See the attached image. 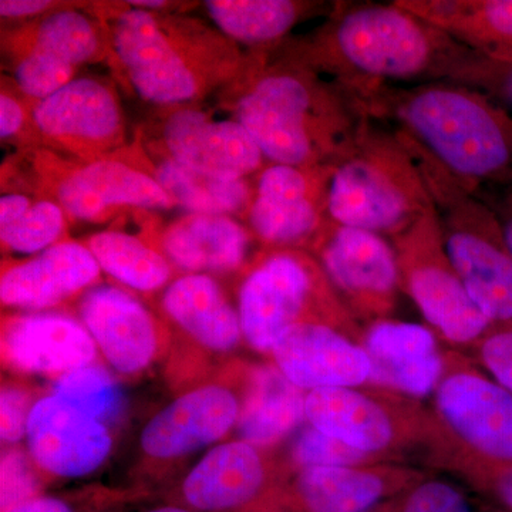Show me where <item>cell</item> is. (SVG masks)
<instances>
[{"mask_svg": "<svg viewBox=\"0 0 512 512\" xmlns=\"http://www.w3.org/2000/svg\"><path fill=\"white\" fill-rule=\"evenodd\" d=\"M96 16L110 62L148 103L192 106L247 69L237 43L198 20L131 5L104 6Z\"/></svg>", "mask_w": 512, "mask_h": 512, "instance_id": "277c9868", "label": "cell"}, {"mask_svg": "<svg viewBox=\"0 0 512 512\" xmlns=\"http://www.w3.org/2000/svg\"><path fill=\"white\" fill-rule=\"evenodd\" d=\"M477 195L483 198L497 214L498 221L503 228L505 242H507L512 255V184L498 185L497 192L491 194V197L483 194Z\"/></svg>", "mask_w": 512, "mask_h": 512, "instance_id": "ee69618b", "label": "cell"}, {"mask_svg": "<svg viewBox=\"0 0 512 512\" xmlns=\"http://www.w3.org/2000/svg\"><path fill=\"white\" fill-rule=\"evenodd\" d=\"M0 348L13 372L55 379L94 365L99 353L79 318L60 312L3 316Z\"/></svg>", "mask_w": 512, "mask_h": 512, "instance_id": "603a6c76", "label": "cell"}, {"mask_svg": "<svg viewBox=\"0 0 512 512\" xmlns=\"http://www.w3.org/2000/svg\"><path fill=\"white\" fill-rule=\"evenodd\" d=\"M444 245L468 295L493 325L512 322V255L493 208L437 175L424 174Z\"/></svg>", "mask_w": 512, "mask_h": 512, "instance_id": "30bf717a", "label": "cell"}, {"mask_svg": "<svg viewBox=\"0 0 512 512\" xmlns=\"http://www.w3.org/2000/svg\"><path fill=\"white\" fill-rule=\"evenodd\" d=\"M433 403L443 439L441 467L463 478L512 468V393L493 377L447 350Z\"/></svg>", "mask_w": 512, "mask_h": 512, "instance_id": "52a82bcc", "label": "cell"}, {"mask_svg": "<svg viewBox=\"0 0 512 512\" xmlns=\"http://www.w3.org/2000/svg\"><path fill=\"white\" fill-rule=\"evenodd\" d=\"M248 370L234 366L224 379L191 387L154 414L140 434L144 456L170 463L225 439L241 416Z\"/></svg>", "mask_w": 512, "mask_h": 512, "instance_id": "9a60e30c", "label": "cell"}, {"mask_svg": "<svg viewBox=\"0 0 512 512\" xmlns=\"http://www.w3.org/2000/svg\"><path fill=\"white\" fill-rule=\"evenodd\" d=\"M458 45L493 60H512V0H397Z\"/></svg>", "mask_w": 512, "mask_h": 512, "instance_id": "f1b7e54d", "label": "cell"}, {"mask_svg": "<svg viewBox=\"0 0 512 512\" xmlns=\"http://www.w3.org/2000/svg\"><path fill=\"white\" fill-rule=\"evenodd\" d=\"M466 50L396 0L338 6L288 56L329 74L360 106L392 83L448 80Z\"/></svg>", "mask_w": 512, "mask_h": 512, "instance_id": "3957f363", "label": "cell"}, {"mask_svg": "<svg viewBox=\"0 0 512 512\" xmlns=\"http://www.w3.org/2000/svg\"><path fill=\"white\" fill-rule=\"evenodd\" d=\"M16 89L42 100L74 79L86 64L109 59L106 35L96 15L59 8L3 36Z\"/></svg>", "mask_w": 512, "mask_h": 512, "instance_id": "7c38bea8", "label": "cell"}, {"mask_svg": "<svg viewBox=\"0 0 512 512\" xmlns=\"http://www.w3.org/2000/svg\"><path fill=\"white\" fill-rule=\"evenodd\" d=\"M370 359L367 386L423 400L433 396L444 372V353L433 329L419 323L380 319L363 329Z\"/></svg>", "mask_w": 512, "mask_h": 512, "instance_id": "7402d4cb", "label": "cell"}, {"mask_svg": "<svg viewBox=\"0 0 512 512\" xmlns=\"http://www.w3.org/2000/svg\"><path fill=\"white\" fill-rule=\"evenodd\" d=\"M82 161L53 151L29 150L32 175L40 197L63 208L69 220L103 222L126 208L171 210L173 200L161 187L141 150Z\"/></svg>", "mask_w": 512, "mask_h": 512, "instance_id": "9c48e42d", "label": "cell"}, {"mask_svg": "<svg viewBox=\"0 0 512 512\" xmlns=\"http://www.w3.org/2000/svg\"><path fill=\"white\" fill-rule=\"evenodd\" d=\"M464 480L483 497V512H512V468L483 471Z\"/></svg>", "mask_w": 512, "mask_h": 512, "instance_id": "7bdbcfd3", "label": "cell"}, {"mask_svg": "<svg viewBox=\"0 0 512 512\" xmlns=\"http://www.w3.org/2000/svg\"><path fill=\"white\" fill-rule=\"evenodd\" d=\"M269 357L289 382L306 393L367 386L372 370L362 343L326 323L292 326Z\"/></svg>", "mask_w": 512, "mask_h": 512, "instance_id": "cb8c5ba5", "label": "cell"}, {"mask_svg": "<svg viewBox=\"0 0 512 512\" xmlns=\"http://www.w3.org/2000/svg\"><path fill=\"white\" fill-rule=\"evenodd\" d=\"M433 205L423 168L400 131L366 117L355 140L332 163L329 220L392 239Z\"/></svg>", "mask_w": 512, "mask_h": 512, "instance_id": "5b68a950", "label": "cell"}, {"mask_svg": "<svg viewBox=\"0 0 512 512\" xmlns=\"http://www.w3.org/2000/svg\"><path fill=\"white\" fill-rule=\"evenodd\" d=\"M52 393L109 427L120 420L126 407L119 383L96 363L60 376Z\"/></svg>", "mask_w": 512, "mask_h": 512, "instance_id": "836d02e7", "label": "cell"}, {"mask_svg": "<svg viewBox=\"0 0 512 512\" xmlns=\"http://www.w3.org/2000/svg\"><path fill=\"white\" fill-rule=\"evenodd\" d=\"M360 109L396 121L421 168L463 191L512 184V113L476 90L446 80L386 86Z\"/></svg>", "mask_w": 512, "mask_h": 512, "instance_id": "6da1fadb", "label": "cell"}, {"mask_svg": "<svg viewBox=\"0 0 512 512\" xmlns=\"http://www.w3.org/2000/svg\"><path fill=\"white\" fill-rule=\"evenodd\" d=\"M121 494L96 493L86 498L40 494L3 512H100L117 507Z\"/></svg>", "mask_w": 512, "mask_h": 512, "instance_id": "60d3db41", "label": "cell"}, {"mask_svg": "<svg viewBox=\"0 0 512 512\" xmlns=\"http://www.w3.org/2000/svg\"><path fill=\"white\" fill-rule=\"evenodd\" d=\"M313 8V3L295 0L205 2L208 16L222 35L232 42L262 49L281 42Z\"/></svg>", "mask_w": 512, "mask_h": 512, "instance_id": "1f68e13d", "label": "cell"}, {"mask_svg": "<svg viewBox=\"0 0 512 512\" xmlns=\"http://www.w3.org/2000/svg\"><path fill=\"white\" fill-rule=\"evenodd\" d=\"M160 305L202 352L231 355L244 342L238 309L211 275H181L165 288Z\"/></svg>", "mask_w": 512, "mask_h": 512, "instance_id": "484cf974", "label": "cell"}, {"mask_svg": "<svg viewBox=\"0 0 512 512\" xmlns=\"http://www.w3.org/2000/svg\"><path fill=\"white\" fill-rule=\"evenodd\" d=\"M332 164H271L256 177L248 229L268 249H308L328 218Z\"/></svg>", "mask_w": 512, "mask_h": 512, "instance_id": "2e32d148", "label": "cell"}, {"mask_svg": "<svg viewBox=\"0 0 512 512\" xmlns=\"http://www.w3.org/2000/svg\"><path fill=\"white\" fill-rule=\"evenodd\" d=\"M446 82L476 90L512 113V60L487 59L467 49Z\"/></svg>", "mask_w": 512, "mask_h": 512, "instance_id": "d590c367", "label": "cell"}, {"mask_svg": "<svg viewBox=\"0 0 512 512\" xmlns=\"http://www.w3.org/2000/svg\"><path fill=\"white\" fill-rule=\"evenodd\" d=\"M389 463L333 439L306 421L285 443L284 458L276 464L282 478L315 467H356Z\"/></svg>", "mask_w": 512, "mask_h": 512, "instance_id": "e575fe53", "label": "cell"}, {"mask_svg": "<svg viewBox=\"0 0 512 512\" xmlns=\"http://www.w3.org/2000/svg\"><path fill=\"white\" fill-rule=\"evenodd\" d=\"M375 512H478L476 504L456 484L426 476Z\"/></svg>", "mask_w": 512, "mask_h": 512, "instance_id": "8d00e7d4", "label": "cell"}, {"mask_svg": "<svg viewBox=\"0 0 512 512\" xmlns=\"http://www.w3.org/2000/svg\"><path fill=\"white\" fill-rule=\"evenodd\" d=\"M306 421L333 439L389 463L424 448L436 461L441 434L417 400L376 387H336L306 393Z\"/></svg>", "mask_w": 512, "mask_h": 512, "instance_id": "ba28073f", "label": "cell"}, {"mask_svg": "<svg viewBox=\"0 0 512 512\" xmlns=\"http://www.w3.org/2000/svg\"><path fill=\"white\" fill-rule=\"evenodd\" d=\"M471 348L488 375L512 393V322L491 326Z\"/></svg>", "mask_w": 512, "mask_h": 512, "instance_id": "f35d334b", "label": "cell"}, {"mask_svg": "<svg viewBox=\"0 0 512 512\" xmlns=\"http://www.w3.org/2000/svg\"><path fill=\"white\" fill-rule=\"evenodd\" d=\"M426 476L404 463L306 468L284 478L254 512H375Z\"/></svg>", "mask_w": 512, "mask_h": 512, "instance_id": "e0dca14e", "label": "cell"}, {"mask_svg": "<svg viewBox=\"0 0 512 512\" xmlns=\"http://www.w3.org/2000/svg\"><path fill=\"white\" fill-rule=\"evenodd\" d=\"M238 313L244 342L259 355H271L286 330L299 323H326L362 343L360 323L305 249H268L242 281Z\"/></svg>", "mask_w": 512, "mask_h": 512, "instance_id": "8992f818", "label": "cell"}, {"mask_svg": "<svg viewBox=\"0 0 512 512\" xmlns=\"http://www.w3.org/2000/svg\"><path fill=\"white\" fill-rule=\"evenodd\" d=\"M269 64L249 57L235 80L234 119L271 164H332L365 121L355 99L333 80L291 56Z\"/></svg>", "mask_w": 512, "mask_h": 512, "instance_id": "7a4b0ae2", "label": "cell"}, {"mask_svg": "<svg viewBox=\"0 0 512 512\" xmlns=\"http://www.w3.org/2000/svg\"><path fill=\"white\" fill-rule=\"evenodd\" d=\"M143 512H194L188 510V508L181 507V505L164 503L160 505H156V507L148 508V510Z\"/></svg>", "mask_w": 512, "mask_h": 512, "instance_id": "bcb514c9", "label": "cell"}, {"mask_svg": "<svg viewBox=\"0 0 512 512\" xmlns=\"http://www.w3.org/2000/svg\"><path fill=\"white\" fill-rule=\"evenodd\" d=\"M101 271L128 289L154 293L168 286L174 266L161 251L138 235L106 229L84 239Z\"/></svg>", "mask_w": 512, "mask_h": 512, "instance_id": "4dcf8cb0", "label": "cell"}, {"mask_svg": "<svg viewBox=\"0 0 512 512\" xmlns=\"http://www.w3.org/2000/svg\"><path fill=\"white\" fill-rule=\"evenodd\" d=\"M2 512L15 507L29 498L43 494L45 477L33 463L28 451L8 447L3 451L2 466Z\"/></svg>", "mask_w": 512, "mask_h": 512, "instance_id": "74e56055", "label": "cell"}, {"mask_svg": "<svg viewBox=\"0 0 512 512\" xmlns=\"http://www.w3.org/2000/svg\"><path fill=\"white\" fill-rule=\"evenodd\" d=\"M306 251L315 256L357 322L369 325L390 318L402 293L390 239L329 220Z\"/></svg>", "mask_w": 512, "mask_h": 512, "instance_id": "5bb4252c", "label": "cell"}, {"mask_svg": "<svg viewBox=\"0 0 512 512\" xmlns=\"http://www.w3.org/2000/svg\"><path fill=\"white\" fill-rule=\"evenodd\" d=\"M66 212L40 195L6 192L0 197V242L8 254L33 256L66 238Z\"/></svg>", "mask_w": 512, "mask_h": 512, "instance_id": "d6a6232c", "label": "cell"}, {"mask_svg": "<svg viewBox=\"0 0 512 512\" xmlns=\"http://www.w3.org/2000/svg\"><path fill=\"white\" fill-rule=\"evenodd\" d=\"M33 148L93 161L126 150L127 127L116 86L79 76L42 100H30Z\"/></svg>", "mask_w": 512, "mask_h": 512, "instance_id": "4fadbf2b", "label": "cell"}, {"mask_svg": "<svg viewBox=\"0 0 512 512\" xmlns=\"http://www.w3.org/2000/svg\"><path fill=\"white\" fill-rule=\"evenodd\" d=\"M251 235L229 215L185 214L164 229L158 245L184 275L229 274L247 262Z\"/></svg>", "mask_w": 512, "mask_h": 512, "instance_id": "4316f807", "label": "cell"}, {"mask_svg": "<svg viewBox=\"0 0 512 512\" xmlns=\"http://www.w3.org/2000/svg\"><path fill=\"white\" fill-rule=\"evenodd\" d=\"M148 153L161 154L197 173L248 180L264 170L266 158L235 119L218 120L194 106L171 107L157 126Z\"/></svg>", "mask_w": 512, "mask_h": 512, "instance_id": "d6986e66", "label": "cell"}, {"mask_svg": "<svg viewBox=\"0 0 512 512\" xmlns=\"http://www.w3.org/2000/svg\"><path fill=\"white\" fill-rule=\"evenodd\" d=\"M281 481L268 451L247 441H224L202 456L165 503L194 512H254Z\"/></svg>", "mask_w": 512, "mask_h": 512, "instance_id": "ac0fdd59", "label": "cell"}, {"mask_svg": "<svg viewBox=\"0 0 512 512\" xmlns=\"http://www.w3.org/2000/svg\"><path fill=\"white\" fill-rule=\"evenodd\" d=\"M23 96V94H22ZM0 137L2 141H25L33 148V128L30 121V100L2 87L0 94Z\"/></svg>", "mask_w": 512, "mask_h": 512, "instance_id": "b9f144b4", "label": "cell"}, {"mask_svg": "<svg viewBox=\"0 0 512 512\" xmlns=\"http://www.w3.org/2000/svg\"><path fill=\"white\" fill-rule=\"evenodd\" d=\"M36 400L25 386L3 383L0 394V439L8 447L18 446L26 439L30 413Z\"/></svg>", "mask_w": 512, "mask_h": 512, "instance_id": "ab89813d", "label": "cell"}, {"mask_svg": "<svg viewBox=\"0 0 512 512\" xmlns=\"http://www.w3.org/2000/svg\"><path fill=\"white\" fill-rule=\"evenodd\" d=\"M144 150V148H143ZM154 177L175 207L188 214L245 217L251 205L254 187L248 180H225L190 170L161 154L148 153Z\"/></svg>", "mask_w": 512, "mask_h": 512, "instance_id": "f546056e", "label": "cell"}, {"mask_svg": "<svg viewBox=\"0 0 512 512\" xmlns=\"http://www.w3.org/2000/svg\"><path fill=\"white\" fill-rule=\"evenodd\" d=\"M306 392L289 382L274 363L249 366L235 433L259 450L272 451L306 423Z\"/></svg>", "mask_w": 512, "mask_h": 512, "instance_id": "83f0119b", "label": "cell"}, {"mask_svg": "<svg viewBox=\"0 0 512 512\" xmlns=\"http://www.w3.org/2000/svg\"><path fill=\"white\" fill-rule=\"evenodd\" d=\"M113 508H116V507H113ZM113 508H109V510H104V511H100V512H113Z\"/></svg>", "mask_w": 512, "mask_h": 512, "instance_id": "7dc6e473", "label": "cell"}, {"mask_svg": "<svg viewBox=\"0 0 512 512\" xmlns=\"http://www.w3.org/2000/svg\"><path fill=\"white\" fill-rule=\"evenodd\" d=\"M77 318L107 365L124 377L144 375L168 348L165 325L133 293L96 285L77 301Z\"/></svg>", "mask_w": 512, "mask_h": 512, "instance_id": "ffe728a7", "label": "cell"}, {"mask_svg": "<svg viewBox=\"0 0 512 512\" xmlns=\"http://www.w3.org/2000/svg\"><path fill=\"white\" fill-rule=\"evenodd\" d=\"M100 274L84 242L63 239L40 254L3 265L0 301L5 308L46 311L80 298L97 285Z\"/></svg>", "mask_w": 512, "mask_h": 512, "instance_id": "d4e9b609", "label": "cell"}, {"mask_svg": "<svg viewBox=\"0 0 512 512\" xmlns=\"http://www.w3.org/2000/svg\"><path fill=\"white\" fill-rule=\"evenodd\" d=\"M390 241L402 292L416 303L430 328L451 345H476L493 323L470 298L451 264L436 204Z\"/></svg>", "mask_w": 512, "mask_h": 512, "instance_id": "8fae6325", "label": "cell"}, {"mask_svg": "<svg viewBox=\"0 0 512 512\" xmlns=\"http://www.w3.org/2000/svg\"><path fill=\"white\" fill-rule=\"evenodd\" d=\"M57 3L49 0H2L0 2V15L2 18L23 19L36 18L57 8Z\"/></svg>", "mask_w": 512, "mask_h": 512, "instance_id": "f6af8a7d", "label": "cell"}, {"mask_svg": "<svg viewBox=\"0 0 512 512\" xmlns=\"http://www.w3.org/2000/svg\"><path fill=\"white\" fill-rule=\"evenodd\" d=\"M110 427L50 393L30 413L26 446L43 477L74 480L100 470L113 451Z\"/></svg>", "mask_w": 512, "mask_h": 512, "instance_id": "44dd1931", "label": "cell"}]
</instances>
